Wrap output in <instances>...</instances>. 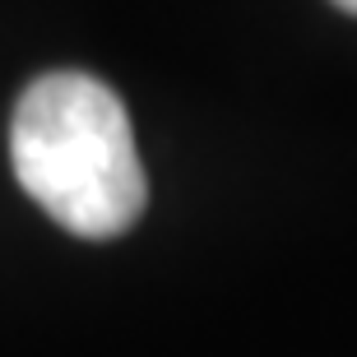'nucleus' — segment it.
Wrapping results in <instances>:
<instances>
[{
	"label": "nucleus",
	"instance_id": "obj_1",
	"mask_svg": "<svg viewBox=\"0 0 357 357\" xmlns=\"http://www.w3.org/2000/svg\"><path fill=\"white\" fill-rule=\"evenodd\" d=\"M10 162L24 195L75 237H121L149 204L130 112L116 89L79 70L24 89L10 121Z\"/></svg>",
	"mask_w": 357,
	"mask_h": 357
},
{
	"label": "nucleus",
	"instance_id": "obj_2",
	"mask_svg": "<svg viewBox=\"0 0 357 357\" xmlns=\"http://www.w3.org/2000/svg\"><path fill=\"white\" fill-rule=\"evenodd\" d=\"M334 5H339L344 14H357V0H334Z\"/></svg>",
	"mask_w": 357,
	"mask_h": 357
}]
</instances>
